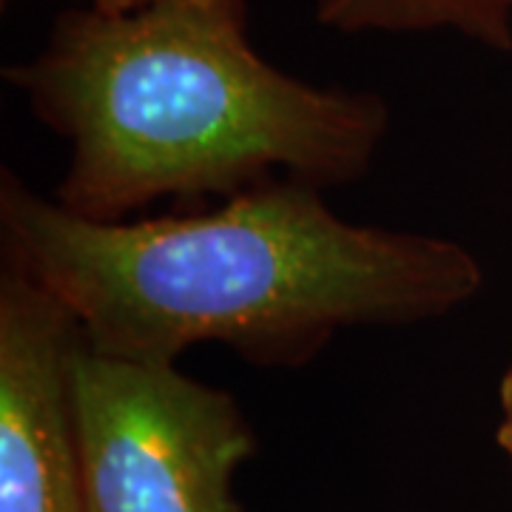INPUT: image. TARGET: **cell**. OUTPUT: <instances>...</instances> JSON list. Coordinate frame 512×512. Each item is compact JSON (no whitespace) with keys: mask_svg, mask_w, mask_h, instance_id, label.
Here are the masks:
<instances>
[{"mask_svg":"<svg viewBox=\"0 0 512 512\" xmlns=\"http://www.w3.org/2000/svg\"><path fill=\"white\" fill-rule=\"evenodd\" d=\"M9 80L69 143L55 202L94 222L163 197L353 183L387 134L376 94L313 86L256 55L242 0L72 12Z\"/></svg>","mask_w":512,"mask_h":512,"instance_id":"cell-2","label":"cell"},{"mask_svg":"<svg viewBox=\"0 0 512 512\" xmlns=\"http://www.w3.org/2000/svg\"><path fill=\"white\" fill-rule=\"evenodd\" d=\"M498 444L512 464V367L501 382V427H498Z\"/></svg>","mask_w":512,"mask_h":512,"instance_id":"cell-6","label":"cell"},{"mask_svg":"<svg viewBox=\"0 0 512 512\" xmlns=\"http://www.w3.org/2000/svg\"><path fill=\"white\" fill-rule=\"evenodd\" d=\"M146 3H154V0H94L92 6L106 9V12H128V9H140Z\"/></svg>","mask_w":512,"mask_h":512,"instance_id":"cell-7","label":"cell"},{"mask_svg":"<svg viewBox=\"0 0 512 512\" xmlns=\"http://www.w3.org/2000/svg\"><path fill=\"white\" fill-rule=\"evenodd\" d=\"M83 330L15 271L0 285V512H89L74 410Z\"/></svg>","mask_w":512,"mask_h":512,"instance_id":"cell-4","label":"cell"},{"mask_svg":"<svg viewBox=\"0 0 512 512\" xmlns=\"http://www.w3.org/2000/svg\"><path fill=\"white\" fill-rule=\"evenodd\" d=\"M330 29L365 35L456 32L487 49H512V0H313Z\"/></svg>","mask_w":512,"mask_h":512,"instance_id":"cell-5","label":"cell"},{"mask_svg":"<svg viewBox=\"0 0 512 512\" xmlns=\"http://www.w3.org/2000/svg\"><path fill=\"white\" fill-rule=\"evenodd\" d=\"M74 410L89 512H242L234 481L254 436L225 390L83 342Z\"/></svg>","mask_w":512,"mask_h":512,"instance_id":"cell-3","label":"cell"},{"mask_svg":"<svg viewBox=\"0 0 512 512\" xmlns=\"http://www.w3.org/2000/svg\"><path fill=\"white\" fill-rule=\"evenodd\" d=\"M92 3H94V0H92Z\"/></svg>","mask_w":512,"mask_h":512,"instance_id":"cell-8","label":"cell"},{"mask_svg":"<svg viewBox=\"0 0 512 512\" xmlns=\"http://www.w3.org/2000/svg\"><path fill=\"white\" fill-rule=\"evenodd\" d=\"M0 225L9 271L72 313L89 348L134 362L174 365L208 342L256 365L308 362L339 330L447 316L484 279L453 239L342 220L305 183L94 222L3 174Z\"/></svg>","mask_w":512,"mask_h":512,"instance_id":"cell-1","label":"cell"}]
</instances>
